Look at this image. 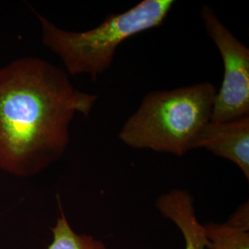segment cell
Instances as JSON below:
<instances>
[{"instance_id":"cell-2","label":"cell","mask_w":249,"mask_h":249,"mask_svg":"<svg viewBox=\"0 0 249 249\" xmlns=\"http://www.w3.org/2000/svg\"><path fill=\"white\" fill-rule=\"evenodd\" d=\"M216 94L209 82L148 92L118 139L133 149L183 156L194 149L196 136L211 121Z\"/></svg>"},{"instance_id":"cell-8","label":"cell","mask_w":249,"mask_h":249,"mask_svg":"<svg viewBox=\"0 0 249 249\" xmlns=\"http://www.w3.org/2000/svg\"><path fill=\"white\" fill-rule=\"evenodd\" d=\"M51 230L53 241L47 249H107L103 241L89 234H79L73 231L62 211L61 216Z\"/></svg>"},{"instance_id":"cell-5","label":"cell","mask_w":249,"mask_h":249,"mask_svg":"<svg viewBox=\"0 0 249 249\" xmlns=\"http://www.w3.org/2000/svg\"><path fill=\"white\" fill-rule=\"evenodd\" d=\"M203 148L236 164L249 180V116L209 122L196 136L194 149Z\"/></svg>"},{"instance_id":"cell-1","label":"cell","mask_w":249,"mask_h":249,"mask_svg":"<svg viewBox=\"0 0 249 249\" xmlns=\"http://www.w3.org/2000/svg\"><path fill=\"white\" fill-rule=\"evenodd\" d=\"M97 100L43 58L24 56L1 68L0 170L29 177L61 159L74 116H89Z\"/></svg>"},{"instance_id":"cell-3","label":"cell","mask_w":249,"mask_h":249,"mask_svg":"<svg viewBox=\"0 0 249 249\" xmlns=\"http://www.w3.org/2000/svg\"><path fill=\"white\" fill-rule=\"evenodd\" d=\"M174 0H143L122 13L110 14L98 26L71 32L55 26L39 13L42 42L63 62L69 76L89 75L93 80L112 66L116 49L124 41L161 26Z\"/></svg>"},{"instance_id":"cell-7","label":"cell","mask_w":249,"mask_h":249,"mask_svg":"<svg viewBox=\"0 0 249 249\" xmlns=\"http://www.w3.org/2000/svg\"><path fill=\"white\" fill-rule=\"evenodd\" d=\"M203 225L211 249H249V201L240 205L225 223Z\"/></svg>"},{"instance_id":"cell-4","label":"cell","mask_w":249,"mask_h":249,"mask_svg":"<svg viewBox=\"0 0 249 249\" xmlns=\"http://www.w3.org/2000/svg\"><path fill=\"white\" fill-rule=\"evenodd\" d=\"M200 14L208 36L220 51L224 67L211 122L220 123L249 116V49L223 25L212 8L203 6Z\"/></svg>"},{"instance_id":"cell-6","label":"cell","mask_w":249,"mask_h":249,"mask_svg":"<svg viewBox=\"0 0 249 249\" xmlns=\"http://www.w3.org/2000/svg\"><path fill=\"white\" fill-rule=\"evenodd\" d=\"M156 207L163 217L172 221L185 239V249H211L204 225L196 217L194 197L185 189H171L156 199Z\"/></svg>"}]
</instances>
